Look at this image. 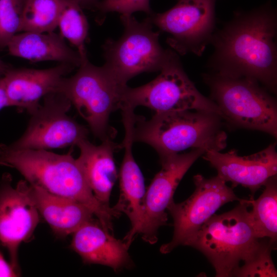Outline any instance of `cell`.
Returning a JSON list of instances; mask_svg holds the SVG:
<instances>
[{
	"instance_id": "9a60e30c",
	"label": "cell",
	"mask_w": 277,
	"mask_h": 277,
	"mask_svg": "<svg viewBox=\"0 0 277 277\" xmlns=\"http://www.w3.org/2000/svg\"><path fill=\"white\" fill-rule=\"evenodd\" d=\"M76 67L60 63L53 67L35 69L10 68L3 76L9 106L32 114L41 101L57 91L62 79Z\"/></svg>"
},
{
	"instance_id": "83f0119b",
	"label": "cell",
	"mask_w": 277,
	"mask_h": 277,
	"mask_svg": "<svg viewBox=\"0 0 277 277\" xmlns=\"http://www.w3.org/2000/svg\"><path fill=\"white\" fill-rule=\"evenodd\" d=\"M8 106L3 78L2 77H0V110L4 107Z\"/></svg>"
},
{
	"instance_id": "ffe728a7",
	"label": "cell",
	"mask_w": 277,
	"mask_h": 277,
	"mask_svg": "<svg viewBox=\"0 0 277 277\" xmlns=\"http://www.w3.org/2000/svg\"><path fill=\"white\" fill-rule=\"evenodd\" d=\"M7 47L11 55L33 62L56 61L78 67L84 59L66 44L61 34L54 31L17 33Z\"/></svg>"
},
{
	"instance_id": "9c48e42d",
	"label": "cell",
	"mask_w": 277,
	"mask_h": 277,
	"mask_svg": "<svg viewBox=\"0 0 277 277\" xmlns=\"http://www.w3.org/2000/svg\"><path fill=\"white\" fill-rule=\"evenodd\" d=\"M195 189L185 201L168 206L167 211L173 220L174 232L169 243L162 245L160 252H170L180 245L189 246L202 225L223 205L228 202H243L226 182L217 175L206 179L201 174L193 177Z\"/></svg>"
},
{
	"instance_id": "7402d4cb",
	"label": "cell",
	"mask_w": 277,
	"mask_h": 277,
	"mask_svg": "<svg viewBox=\"0 0 277 277\" xmlns=\"http://www.w3.org/2000/svg\"><path fill=\"white\" fill-rule=\"evenodd\" d=\"M57 27L60 34L76 47L81 57H87L85 43L88 23L82 7L75 1L61 0Z\"/></svg>"
},
{
	"instance_id": "484cf974",
	"label": "cell",
	"mask_w": 277,
	"mask_h": 277,
	"mask_svg": "<svg viewBox=\"0 0 277 277\" xmlns=\"http://www.w3.org/2000/svg\"><path fill=\"white\" fill-rule=\"evenodd\" d=\"M96 7L102 13L116 12L121 14H130L136 11L152 14L149 0H103L97 2Z\"/></svg>"
},
{
	"instance_id": "277c9868",
	"label": "cell",
	"mask_w": 277,
	"mask_h": 277,
	"mask_svg": "<svg viewBox=\"0 0 277 277\" xmlns=\"http://www.w3.org/2000/svg\"><path fill=\"white\" fill-rule=\"evenodd\" d=\"M249 206L250 200H247L229 211L214 214L190 244L208 259L216 276H234L240 262L249 259L259 244L247 209Z\"/></svg>"
},
{
	"instance_id": "5bb4252c",
	"label": "cell",
	"mask_w": 277,
	"mask_h": 277,
	"mask_svg": "<svg viewBox=\"0 0 277 277\" xmlns=\"http://www.w3.org/2000/svg\"><path fill=\"white\" fill-rule=\"evenodd\" d=\"M203 158L216 169L217 175L232 188L241 185L251 192L250 199L271 177L277 173L276 144H270L264 150L247 156H240L234 149L226 153L209 150Z\"/></svg>"
},
{
	"instance_id": "5b68a950",
	"label": "cell",
	"mask_w": 277,
	"mask_h": 277,
	"mask_svg": "<svg viewBox=\"0 0 277 277\" xmlns=\"http://www.w3.org/2000/svg\"><path fill=\"white\" fill-rule=\"evenodd\" d=\"M210 99L222 118L238 128L277 135V105L268 90L255 81L216 73L205 74Z\"/></svg>"
},
{
	"instance_id": "7a4b0ae2",
	"label": "cell",
	"mask_w": 277,
	"mask_h": 277,
	"mask_svg": "<svg viewBox=\"0 0 277 277\" xmlns=\"http://www.w3.org/2000/svg\"><path fill=\"white\" fill-rule=\"evenodd\" d=\"M0 166L15 169L30 185L79 202L89 208L103 227L112 231V219L120 214L94 196L76 159L47 150L16 149L0 144Z\"/></svg>"
},
{
	"instance_id": "cb8c5ba5",
	"label": "cell",
	"mask_w": 277,
	"mask_h": 277,
	"mask_svg": "<svg viewBox=\"0 0 277 277\" xmlns=\"http://www.w3.org/2000/svg\"><path fill=\"white\" fill-rule=\"evenodd\" d=\"M275 249V243L269 239L260 242L253 254L239 267L234 276L276 277L277 271L271 256L272 250Z\"/></svg>"
},
{
	"instance_id": "30bf717a",
	"label": "cell",
	"mask_w": 277,
	"mask_h": 277,
	"mask_svg": "<svg viewBox=\"0 0 277 277\" xmlns=\"http://www.w3.org/2000/svg\"><path fill=\"white\" fill-rule=\"evenodd\" d=\"M22 135L9 145L16 149L49 150L77 145L89 131L68 114L72 104L63 93L46 95Z\"/></svg>"
},
{
	"instance_id": "ba28073f",
	"label": "cell",
	"mask_w": 277,
	"mask_h": 277,
	"mask_svg": "<svg viewBox=\"0 0 277 277\" xmlns=\"http://www.w3.org/2000/svg\"><path fill=\"white\" fill-rule=\"evenodd\" d=\"M160 71L155 79L144 85L136 88L127 86L123 107L134 109L142 106L155 113L202 110L217 113L222 117L216 105L201 94L189 79L175 52Z\"/></svg>"
},
{
	"instance_id": "e0dca14e",
	"label": "cell",
	"mask_w": 277,
	"mask_h": 277,
	"mask_svg": "<svg viewBox=\"0 0 277 277\" xmlns=\"http://www.w3.org/2000/svg\"><path fill=\"white\" fill-rule=\"evenodd\" d=\"M70 247L86 264L106 266L114 271L132 265L129 246L124 240L114 237L98 221H89L75 231Z\"/></svg>"
},
{
	"instance_id": "8992f818",
	"label": "cell",
	"mask_w": 277,
	"mask_h": 277,
	"mask_svg": "<svg viewBox=\"0 0 277 277\" xmlns=\"http://www.w3.org/2000/svg\"><path fill=\"white\" fill-rule=\"evenodd\" d=\"M127 86L116 81L103 66L93 65L86 57L74 75L62 79L57 91L68 98L93 134L103 141L114 136L109 116L122 108Z\"/></svg>"
},
{
	"instance_id": "7c38bea8",
	"label": "cell",
	"mask_w": 277,
	"mask_h": 277,
	"mask_svg": "<svg viewBox=\"0 0 277 277\" xmlns=\"http://www.w3.org/2000/svg\"><path fill=\"white\" fill-rule=\"evenodd\" d=\"M206 151L202 149L178 153L160 161L162 168L145 192L142 223L138 233L151 244L157 241L159 228L167 224V208L174 192L192 164Z\"/></svg>"
},
{
	"instance_id": "f546056e",
	"label": "cell",
	"mask_w": 277,
	"mask_h": 277,
	"mask_svg": "<svg viewBox=\"0 0 277 277\" xmlns=\"http://www.w3.org/2000/svg\"><path fill=\"white\" fill-rule=\"evenodd\" d=\"M10 67L9 65L4 62L1 59H0V77L4 76L6 72Z\"/></svg>"
},
{
	"instance_id": "d6986e66",
	"label": "cell",
	"mask_w": 277,
	"mask_h": 277,
	"mask_svg": "<svg viewBox=\"0 0 277 277\" xmlns=\"http://www.w3.org/2000/svg\"><path fill=\"white\" fill-rule=\"evenodd\" d=\"M29 185L30 195L40 215L56 234L61 236L72 234L93 220V213L83 204Z\"/></svg>"
},
{
	"instance_id": "f1b7e54d",
	"label": "cell",
	"mask_w": 277,
	"mask_h": 277,
	"mask_svg": "<svg viewBox=\"0 0 277 277\" xmlns=\"http://www.w3.org/2000/svg\"><path fill=\"white\" fill-rule=\"evenodd\" d=\"M82 7H90L95 6L97 3V0H74Z\"/></svg>"
},
{
	"instance_id": "52a82bcc",
	"label": "cell",
	"mask_w": 277,
	"mask_h": 277,
	"mask_svg": "<svg viewBox=\"0 0 277 277\" xmlns=\"http://www.w3.org/2000/svg\"><path fill=\"white\" fill-rule=\"evenodd\" d=\"M124 30L117 40L109 39L103 46V66L118 83L127 82L138 74L161 71L174 51L164 49L159 32L152 30L149 17L138 22L130 14H121Z\"/></svg>"
},
{
	"instance_id": "4dcf8cb0",
	"label": "cell",
	"mask_w": 277,
	"mask_h": 277,
	"mask_svg": "<svg viewBox=\"0 0 277 277\" xmlns=\"http://www.w3.org/2000/svg\"><path fill=\"white\" fill-rule=\"evenodd\" d=\"M24 4H25L26 0H21Z\"/></svg>"
},
{
	"instance_id": "2e32d148",
	"label": "cell",
	"mask_w": 277,
	"mask_h": 277,
	"mask_svg": "<svg viewBox=\"0 0 277 277\" xmlns=\"http://www.w3.org/2000/svg\"><path fill=\"white\" fill-rule=\"evenodd\" d=\"M125 137L121 145L124 148L119 177L120 194L113 207L120 214L125 213L131 223V228L124 241L130 246L139 233L142 223L145 195L144 179L132 154L133 133L135 120L131 116L123 118Z\"/></svg>"
},
{
	"instance_id": "d4e9b609",
	"label": "cell",
	"mask_w": 277,
	"mask_h": 277,
	"mask_svg": "<svg viewBox=\"0 0 277 277\" xmlns=\"http://www.w3.org/2000/svg\"><path fill=\"white\" fill-rule=\"evenodd\" d=\"M24 5L21 0H0V49L7 47L12 37L22 32Z\"/></svg>"
},
{
	"instance_id": "4316f807",
	"label": "cell",
	"mask_w": 277,
	"mask_h": 277,
	"mask_svg": "<svg viewBox=\"0 0 277 277\" xmlns=\"http://www.w3.org/2000/svg\"><path fill=\"white\" fill-rule=\"evenodd\" d=\"M19 276V273L7 262L0 252V277H15Z\"/></svg>"
},
{
	"instance_id": "3957f363",
	"label": "cell",
	"mask_w": 277,
	"mask_h": 277,
	"mask_svg": "<svg viewBox=\"0 0 277 277\" xmlns=\"http://www.w3.org/2000/svg\"><path fill=\"white\" fill-rule=\"evenodd\" d=\"M221 120L217 113L202 110L156 113L148 121L138 117L133 142L151 146L160 161L189 149L220 151L227 138Z\"/></svg>"
},
{
	"instance_id": "8fae6325",
	"label": "cell",
	"mask_w": 277,
	"mask_h": 277,
	"mask_svg": "<svg viewBox=\"0 0 277 277\" xmlns=\"http://www.w3.org/2000/svg\"><path fill=\"white\" fill-rule=\"evenodd\" d=\"M216 0H177L171 9L151 14V23L170 34L167 44L181 55L201 56L215 32Z\"/></svg>"
},
{
	"instance_id": "ac0fdd59",
	"label": "cell",
	"mask_w": 277,
	"mask_h": 277,
	"mask_svg": "<svg viewBox=\"0 0 277 277\" xmlns=\"http://www.w3.org/2000/svg\"><path fill=\"white\" fill-rule=\"evenodd\" d=\"M76 146L80 150L76 161L93 195L104 206L111 207V192L117 177L113 153L121 146L110 138L95 145L88 138L80 141Z\"/></svg>"
},
{
	"instance_id": "44dd1931",
	"label": "cell",
	"mask_w": 277,
	"mask_h": 277,
	"mask_svg": "<svg viewBox=\"0 0 277 277\" xmlns=\"http://www.w3.org/2000/svg\"><path fill=\"white\" fill-rule=\"evenodd\" d=\"M265 189L256 200L250 199L252 209L250 219L259 239L268 238L276 243L277 239V180L276 175L264 185Z\"/></svg>"
},
{
	"instance_id": "603a6c76",
	"label": "cell",
	"mask_w": 277,
	"mask_h": 277,
	"mask_svg": "<svg viewBox=\"0 0 277 277\" xmlns=\"http://www.w3.org/2000/svg\"><path fill=\"white\" fill-rule=\"evenodd\" d=\"M61 0H26L22 32H49L57 27Z\"/></svg>"
},
{
	"instance_id": "4fadbf2b",
	"label": "cell",
	"mask_w": 277,
	"mask_h": 277,
	"mask_svg": "<svg viewBox=\"0 0 277 277\" xmlns=\"http://www.w3.org/2000/svg\"><path fill=\"white\" fill-rule=\"evenodd\" d=\"M11 181V176L6 174L0 185V244L18 272V248L31 237L41 215L30 195L29 184L21 180L13 187Z\"/></svg>"
},
{
	"instance_id": "6da1fadb",
	"label": "cell",
	"mask_w": 277,
	"mask_h": 277,
	"mask_svg": "<svg viewBox=\"0 0 277 277\" xmlns=\"http://www.w3.org/2000/svg\"><path fill=\"white\" fill-rule=\"evenodd\" d=\"M276 10L270 2L254 10L236 11L215 32L208 65L214 73L256 81L275 93L277 84Z\"/></svg>"
}]
</instances>
